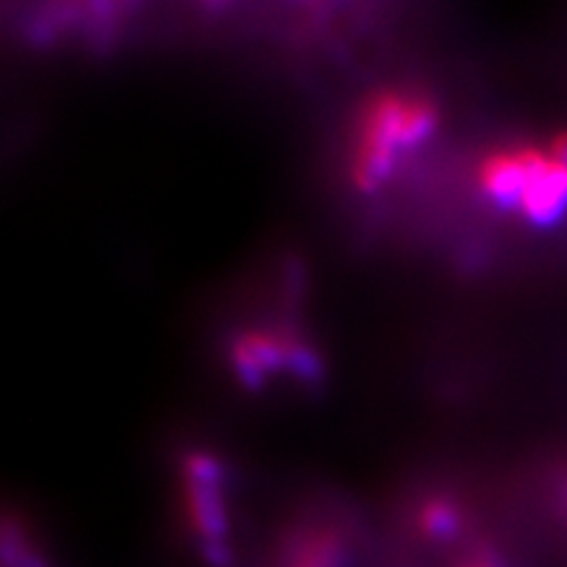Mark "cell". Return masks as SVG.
<instances>
[{
  "mask_svg": "<svg viewBox=\"0 0 567 567\" xmlns=\"http://www.w3.org/2000/svg\"><path fill=\"white\" fill-rule=\"evenodd\" d=\"M437 126L431 97L410 91L371 95L358 118L350 150V181L358 192H377L395 171L398 156L419 147Z\"/></svg>",
  "mask_w": 567,
  "mask_h": 567,
  "instance_id": "1",
  "label": "cell"
},
{
  "mask_svg": "<svg viewBox=\"0 0 567 567\" xmlns=\"http://www.w3.org/2000/svg\"><path fill=\"white\" fill-rule=\"evenodd\" d=\"M183 508L192 535L213 567H229V518L223 492V466L210 452H189L183 458Z\"/></svg>",
  "mask_w": 567,
  "mask_h": 567,
  "instance_id": "2",
  "label": "cell"
},
{
  "mask_svg": "<svg viewBox=\"0 0 567 567\" xmlns=\"http://www.w3.org/2000/svg\"><path fill=\"white\" fill-rule=\"evenodd\" d=\"M296 333L284 329H248L229 348L235 377L248 390H260L270 377L289 371L296 348L300 346Z\"/></svg>",
  "mask_w": 567,
  "mask_h": 567,
  "instance_id": "3",
  "label": "cell"
},
{
  "mask_svg": "<svg viewBox=\"0 0 567 567\" xmlns=\"http://www.w3.org/2000/svg\"><path fill=\"white\" fill-rule=\"evenodd\" d=\"M518 213L532 225H554L567 210V164L551 152L527 147V181Z\"/></svg>",
  "mask_w": 567,
  "mask_h": 567,
  "instance_id": "4",
  "label": "cell"
},
{
  "mask_svg": "<svg viewBox=\"0 0 567 567\" xmlns=\"http://www.w3.org/2000/svg\"><path fill=\"white\" fill-rule=\"evenodd\" d=\"M527 181V147L496 150L487 154L475 173L477 189L496 206H518Z\"/></svg>",
  "mask_w": 567,
  "mask_h": 567,
  "instance_id": "5",
  "label": "cell"
},
{
  "mask_svg": "<svg viewBox=\"0 0 567 567\" xmlns=\"http://www.w3.org/2000/svg\"><path fill=\"white\" fill-rule=\"evenodd\" d=\"M346 556L343 539L336 529L317 527L306 532L293 546L289 567H341Z\"/></svg>",
  "mask_w": 567,
  "mask_h": 567,
  "instance_id": "6",
  "label": "cell"
},
{
  "mask_svg": "<svg viewBox=\"0 0 567 567\" xmlns=\"http://www.w3.org/2000/svg\"><path fill=\"white\" fill-rule=\"evenodd\" d=\"M416 527L425 539L447 542L458 535L461 511L447 496H431L416 513Z\"/></svg>",
  "mask_w": 567,
  "mask_h": 567,
  "instance_id": "7",
  "label": "cell"
},
{
  "mask_svg": "<svg viewBox=\"0 0 567 567\" xmlns=\"http://www.w3.org/2000/svg\"><path fill=\"white\" fill-rule=\"evenodd\" d=\"M6 565L8 567H45L39 551L27 542L22 532L14 527H6Z\"/></svg>",
  "mask_w": 567,
  "mask_h": 567,
  "instance_id": "8",
  "label": "cell"
},
{
  "mask_svg": "<svg viewBox=\"0 0 567 567\" xmlns=\"http://www.w3.org/2000/svg\"><path fill=\"white\" fill-rule=\"evenodd\" d=\"M548 152H551L558 162L567 164V133H560L551 140V147H548Z\"/></svg>",
  "mask_w": 567,
  "mask_h": 567,
  "instance_id": "9",
  "label": "cell"
},
{
  "mask_svg": "<svg viewBox=\"0 0 567 567\" xmlns=\"http://www.w3.org/2000/svg\"><path fill=\"white\" fill-rule=\"evenodd\" d=\"M458 567H499L496 565L492 558H487V556H475V558H471V560H466V563H461Z\"/></svg>",
  "mask_w": 567,
  "mask_h": 567,
  "instance_id": "10",
  "label": "cell"
}]
</instances>
